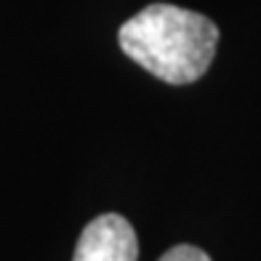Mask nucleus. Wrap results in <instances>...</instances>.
Here are the masks:
<instances>
[{"label": "nucleus", "instance_id": "obj_2", "mask_svg": "<svg viewBox=\"0 0 261 261\" xmlns=\"http://www.w3.org/2000/svg\"><path fill=\"white\" fill-rule=\"evenodd\" d=\"M72 261H139L134 227L117 213L96 216L83 229Z\"/></svg>", "mask_w": 261, "mask_h": 261}, {"label": "nucleus", "instance_id": "obj_1", "mask_svg": "<svg viewBox=\"0 0 261 261\" xmlns=\"http://www.w3.org/2000/svg\"><path fill=\"white\" fill-rule=\"evenodd\" d=\"M120 48L139 67L171 86L200 80L213 62L219 27L203 14L173 3H152L117 32Z\"/></svg>", "mask_w": 261, "mask_h": 261}, {"label": "nucleus", "instance_id": "obj_3", "mask_svg": "<svg viewBox=\"0 0 261 261\" xmlns=\"http://www.w3.org/2000/svg\"><path fill=\"white\" fill-rule=\"evenodd\" d=\"M160 261H211V258L205 251H200L195 245H176L165 256H160Z\"/></svg>", "mask_w": 261, "mask_h": 261}]
</instances>
